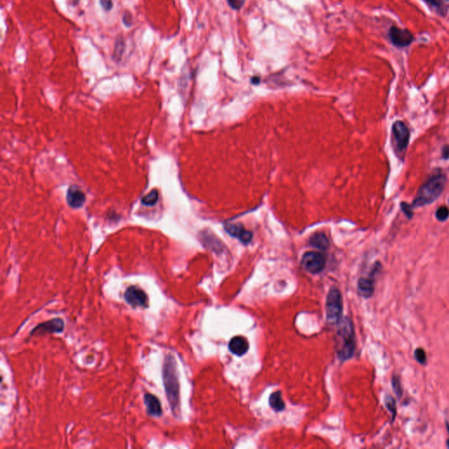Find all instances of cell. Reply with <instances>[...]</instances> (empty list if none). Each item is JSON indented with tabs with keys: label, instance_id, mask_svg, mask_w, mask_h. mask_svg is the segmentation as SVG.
Masks as SVG:
<instances>
[{
	"label": "cell",
	"instance_id": "13",
	"mask_svg": "<svg viewBox=\"0 0 449 449\" xmlns=\"http://www.w3.org/2000/svg\"><path fill=\"white\" fill-rule=\"evenodd\" d=\"M144 403L147 409V415L152 417H160L162 415V408L159 398L151 393L144 395Z\"/></svg>",
	"mask_w": 449,
	"mask_h": 449
},
{
	"label": "cell",
	"instance_id": "19",
	"mask_svg": "<svg viewBox=\"0 0 449 449\" xmlns=\"http://www.w3.org/2000/svg\"><path fill=\"white\" fill-rule=\"evenodd\" d=\"M384 404L386 406L387 410L390 412L391 414V422H394L396 419V413H397V409H396V402L395 398L390 395H386L384 398Z\"/></svg>",
	"mask_w": 449,
	"mask_h": 449
},
{
	"label": "cell",
	"instance_id": "16",
	"mask_svg": "<svg viewBox=\"0 0 449 449\" xmlns=\"http://www.w3.org/2000/svg\"><path fill=\"white\" fill-rule=\"evenodd\" d=\"M269 406L276 412H282L284 410L285 404L283 401L280 391L272 393L271 396H269Z\"/></svg>",
	"mask_w": 449,
	"mask_h": 449
},
{
	"label": "cell",
	"instance_id": "7",
	"mask_svg": "<svg viewBox=\"0 0 449 449\" xmlns=\"http://www.w3.org/2000/svg\"><path fill=\"white\" fill-rule=\"evenodd\" d=\"M126 302L133 308L146 309L148 307V296L141 288L131 285L126 290L124 294Z\"/></svg>",
	"mask_w": 449,
	"mask_h": 449
},
{
	"label": "cell",
	"instance_id": "27",
	"mask_svg": "<svg viewBox=\"0 0 449 449\" xmlns=\"http://www.w3.org/2000/svg\"><path fill=\"white\" fill-rule=\"evenodd\" d=\"M99 4L101 7L106 12H110L112 9V7H113V1L112 0H99Z\"/></svg>",
	"mask_w": 449,
	"mask_h": 449
},
{
	"label": "cell",
	"instance_id": "30",
	"mask_svg": "<svg viewBox=\"0 0 449 449\" xmlns=\"http://www.w3.org/2000/svg\"><path fill=\"white\" fill-rule=\"evenodd\" d=\"M252 83H254V84H256V83H259V78H253Z\"/></svg>",
	"mask_w": 449,
	"mask_h": 449
},
{
	"label": "cell",
	"instance_id": "6",
	"mask_svg": "<svg viewBox=\"0 0 449 449\" xmlns=\"http://www.w3.org/2000/svg\"><path fill=\"white\" fill-rule=\"evenodd\" d=\"M393 144L396 152L403 153L408 147L410 131L403 121H396L392 126Z\"/></svg>",
	"mask_w": 449,
	"mask_h": 449
},
{
	"label": "cell",
	"instance_id": "8",
	"mask_svg": "<svg viewBox=\"0 0 449 449\" xmlns=\"http://www.w3.org/2000/svg\"><path fill=\"white\" fill-rule=\"evenodd\" d=\"M65 324L61 318H52L47 321L42 322L32 329L29 336H40L41 334H61L64 331Z\"/></svg>",
	"mask_w": 449,
	"mask_h": 449
},
{
	"label": "cell",
	"instance_id": "23",
	"mask_svg": "<svg viewBox=\"0 0 449 449\" xmlns=\"http://www.w3.org/2000/svg\"><path fill=\"white\" fill-rule=\"evenodd\" d=\"M437 219H439L440 221H445L449 217V209L446 206H440V208H438L435 213Z\"/></svg>",
	"mask_w": 449,
	"mask_h": 449
},
{
	"label": "cell",
	"instance_id": "14",
	"mask_svg": "<svg viewBox=\"0 0 449 449\" xmlns=\"http://www.w3.org/2000/svg\"><path fill=\"white\" fill-rule=\"evenodd\" d=\"M229 350L237 356H244L250 348V344L246 338L242 336L234 337L228 345Z\"/></svg>",
	"mask_w": 449,
	"mask_h": 449
},
{
	"label": "cell",
	"instance_id": "22",
	"mask_svg": "<svg viewBox=\"0 0 449 449\" xmlns=\"http://www.w3.org/2000/svg\"><path fill=\"white\" fill-rule=\"evenodd\" d=\"M414 358L421 365H426L427 362H428L427 353L425 351L424 348H422V347H418V348L415 350Z\"/></svg>",
	"mask_w": 449,
	"mask_h": 449
},
{
	"label": "cell",
	"instance_id": "5",
	"mask_svg": "<svg viewBox=\"0 0 449 449\" xmlns=\"http://www.w3.org/2000/svg\"><path fill=\"white\" fill-rule=\"evenodd\" d=\"M327 263V258L324 254L316 251L306 252L303 256L301 264L306 271L311 274H318L324 269Z\"/></svg>",
	"mask_w": 449,
	"mask_h": 449
},
{
	"label": "cell",
	"instance_id": "28",
	"mask_svg": "<svg viewBox=\"0 0 449 449\" xmlns=\"http://www.w3.org/2000/svg\"><path fill=\"white\" fill-rule=\"evenodd\" d=\"M442 157L443 159L447 160L449 158V146L445 145L442 147Z\"/></svg>",
	"mask_w": 449,
	"mask_h": 449
},
{
	"label": "cell",
	"instance_id": "3",
	"mask_svg": "<svg viewBox=\"0 0 449 449\" xmlns=\"http://www.w3.org/2000/svg\"><path fill=\"white\" fill-rule=\"evenodd\" d=\"M446 184V177L437 173L426 182L415 196L412 206L422 207L434 202L442 193Z\"/></svg>",
	"mask_w": 449,
	"mask_h": 449
},
{
	"label": "cell",
	"instance_id": "25",
	"mask_svg": "<svg viewBox=\"0 0 449 449\" xmlns=\"http://www.w3.org/2000/svg\"><path fill=\"white\" fill-rule=\"evenodd\" d=\"M228 6L233 10H240L242 8L246 0H227Z\"/></svg>",
	"mask_w": 449,
	"mask_h": 449
},
{
	"label": "cell",
	"instance_id": "29",
	"mask_svg": "<svg viewBox=\"0 0 449 449\" xmlns=\"http://www.w3.org/2000/svg\"><path fill=\"white\" fill-rule=\"evenodd\" d=\"M446 430H447V432H448V434H449V423H448V422H446ZM446 447H447V448H449V438H448V439H447V440H446Z\"/></svg>",
	"mask_w": 449,
	"mask_h": 449
},
{
	"label": "cell",
	"instance_id": "31",
	"mask_svg": "<svg viewBox=\"0 0 449 449\" xmlns=\"http://www.w3.org/2000/svg\"><path fill=\"white\" fill-rule=\"evenodd\" d=\"M446 1H449V0H446Z\"/></svg>",
	"mask_w": 449,
	"mask_h": 449
},
{
	"label": "cell",
	"instance_id": "4",
	"mask_svg": "<svg viewBox=\"0 0 449 449\" xmlns=\"http://www.w3.org/2000/svg\"><path fill=\"white\" fill-rule=\"evenodd\" d=\"M343 312V300L340 290L332 288L328 292L326 304V312L328 323L335 324L341 319Z\"/></svg>",
	"mask_w": 449,
	"mask_h": 449
},
{
	"label": "cell",
	"instance_id": "21",
	"mask_svg": "<svg viewBox=\"0 0 449 449\" xmlns=\"http://www.w3.org/2000/svg\"><path fill=\"white\" fill-rule=\"evenodd\" d=\"M158 197H159L158 191L156 190H153L152 191H150L149 193L147 194V195L142 197L141 203L144 206H153L157 202Z\"/></svg>",
	"mask_w": 449,
	"mask_h": 449
},
{
	"label": "cell",
	"instance_id": "24",
	"mask_svg": "<svg viewBox=\"0 0 449 449\" xmlns=\"http://www.w3.org/2000/svg\"><path fill=\"white\" fill-rule=\"evenodd\" d=\"M122 20H123V24L127 28H131L133 24H134V17H133L131 12L126 11L124 14H123V17H122Z\"/></svg>",
	"mask_w": 449,
	"mask_h": 449
},
{
	"label": "cell",
	"instance_id": "1",
	"mask_svg": "<svg viewBox=\"0 0 449 449\" xmlns=\"http://www.w3.org/2000/svg\"><path fill=\"white\" fill-rule=\"evenodd\" d=\"M162 380L166 397L172 413L178 417L180 414V384L178 366L174 356L168 354L165 356L162 366Z\"/></svg>",
	"mask_w": 449,
	"mask_h": 449
},
{
	"label": "cell",
	"instance_id": "17",
	"mask_svg": "<svg viewBox=\"0 0 449 449\" xmlns=\"http://www.w3.org/2000/svg\"><path fill=\"white\" fill-rule=\"evenodd\" d=\"M126 43L123 37L118 38V40L115 41L114 47H113V52H112V59L115 62H119L121 60L123 54L125 52Z\"/></svg>",
	"mask_w": 449,
	"mask_h": 449
},
{
	"label": "cell",
	"instance_id": "12",
	"mask_svg": "<svg viewBox=\"0 0 449 449\" xmlns=\"http://www.w3.org/2000/svg\"><path fill=\"white\" fill-rule=\"evenodd\" d=\"M67 202L72 208H80L85 202V194L76 185H72L68 190Z\"/></svg>",
	"mask_w": 449,
	"mask_h": 449
},
{
	"label": "cell",
	"instance_id": "10",
	"mask_svg": "<svg viewBox=\"0 0 449 449\" xmlns=\"http://www.w3.org/2000/svg\"><path fill=\"white\" fill-rule=\"evenodd\" d=\"M224 230L228 234H230V236L240 240L241 243H250L252 240V233L250 230H246L241 224L228 223L224 224Z\"/></svg>",
	"mask_w": 449,
	"mask_h": 449
},
{
	"label": "cell",
	"instance_id": "26",
	"mask_svg": "<svg viewBox=\"0 0 449 449\" xmlns=\"http://www.w3.org/2000/svg\"><path fill=\"white\" fill-rule=\"evenodd\" d=\"M401 208H402V211L406 214V217L411 219L412 218V216H413V212H412L411 206H409L408 204L405 203V202H402L401 203Z\"/></svg>",
	"mask_w": 449,
	"mask_h": 449
},
{
	"label": "cell",
	"instance_id": "20",
	"mask_svg": "<svg viewBox=\"0 0 449 449\" xmlns=\"http://www.w3.org/2000/svg\"><path fill=\"white\" fill-rule=\"evenodd\" d=\"M391 385H392L393 391L396 394L397 398L400 400L404 394V389H403L402 383H401V379H400L398 375H393L392 378H391Z\"/></svg>",
	"mask_w": 449,
	"mask_h": 449
},
{
	"label": "cell",
	"instance_id": "18",
	"mask_svg": "<svg viewBox=\"0 0 449 449\" xmlns=\"http://www.w3.org/2000/svg\"><path fill=\"white\" fill-rule=\"evenodd\" d=\"M422 1L427 4L431 9L434 10L439 15H446L447 8L440 0H422Z\"/></svg>",
	"mask_w": 449,
	"mask_h": 449
},
{
	"label": "cell",
	"instance_id": "11",
	"mask_svg": "<svg viewBox=\"0 0 449 449\" xmlns=\"http://www.w3.org/2000/svg\"><path fill=\"white\" fill-rule=\"evenodd\" d=\"M380 268V263H377L375 266L374 270L372 272L370 276L368 278H360L357 284L358 287V292L361 296H363L365 298H369L373 296L375 292V273L378 271V269Z\"/></svg>",
	"mask_w": 449,
	"mask_h": 449
},
{
	"label": "cell",
	"instance_id": "2",
	"mask_svg": "<svg viewBox=\"0 0 449 449\" xmlns=\"http://www.w3.org/2000/svg\"><path fill=\"white\" fill-rule=\"evenodd\" d=\"M337 329V354L341 361L352 358L356 351V334L350 318L340 319Z\"/></svg>",
	"mask_w": 449,
	"mask_h": 449
},
{
	"label": "cell",
	"instance_id": "9",
	"mask_svg": "<svg viewBox=\"0 0 449 449\" xmlns=\"http://www.w3.org/2000/svg\"><path fill=\"white\" fill-rule=\"evenodd\" d=\"M388 36L392 45L398 48L408 47L414 41V36L411 32L407 29L397 28L396 26L390 27Z\"/></svg>",
	"mask_w": 449,
	"mask_h": 449
},
{
	"label": "cell",
	"instance_id": "15",
	"mask_svg": "<svg viewBox=\"0 0 449 449\" xmlns=\"http://www.w3.org/2000/svg\"><path fill=\"white\" fill-rule=\"evenodd\" d=\"M309 242L312 246H314L318 250H327L329 246V240H328L327 235L323 233L313 234L312 237L310 238Z\"/></svg>",
	"mask_w": 449,
	"mask_h": 449
}]
</instances>
